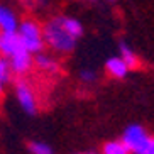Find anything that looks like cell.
<instances>
[{"instance_id": "obj_1", "label": "cell", "mask_w": 154, "mask_h": 154, "mask_svg": "<svg viewBox=\"0 0 154 154\" xmlns=\"http://www.w3.org/2000/svg\"><path fill=\"white\" fill-rule=\"evenodd\" d=\"M42 39H44V44H48L49 48H53L58 53H69V51H73V48L76 44V39H73L63 29V26L59 22V17L54 19V20H49L44 26Z\"/></svg>"}, {"instance_id": "obj_2", "label": "cell", "mask_w": 154, "mask_h": 154, "mask_svg": "<svg viewBox=\"0 0 154 154\" xmlns=\"http://www.w3.org/2000/svg\"><path fill=\"white\" fill-rule=\"evenodd\" d=\"M122 142L125 144V147L129 149V152L134 154H154L152 149V139L149 137V134L146 132L144 127L137 125H129L125 129L122 136Z\"/></svg>"}, {"instance_id": "obj_3", "label": "cell", "mask_w": 154, "mask_h": 154, "mask_svg": "<svg viewBox=\"0 0 154 154\" xmlns=\"http://www.w3.org/2000/svg\"><path fill=\"white\" fill-rule=\"evenodd\" d=\"M19 39L22 42V48L29 54L41 53L44 48V39H42V31L34 20H24L17 29Z\"/></svg>"}, {"instance_id": "obj_4", "label": "cell", "mask_w": 154, "mask_h": 154, "mask_svg": "<svg viewBox=\"0 0 154 154\" xmlns=\"http://www.w3.org/2000/svg\"><path fill=\"white\" fill-rule=\"evenodd\" d=\"M20 49L24 48L17 32H0V54L4 58H10Z\"/></svg>"}, {"instance_id": "obj_5", "label": "cell", "mask_w": 154, "mask_h": 154, "mask_svg": "<svg viewBox=\"0 0 154 154\" xmlns=\"http://www.w3.org/2000/svg\"><path fill=\"white\" fill-rule=\"evenodd\" d=\"M15 95H17V102L20 103L24 112H27V113L36 112V97H34L31 86L27 83H24V82L17 83V86H15Z\"/></svg>"}, {"instance_id": "obj_6", "label": "cell", "mask_w": 154, "mask_h": 154, "mask_svg": "<svg viewBox=\"0 0 154 154\" xmlns=\"http://www.w3.org/2000/svg\"><path fill=\"white\" fill-rule=\"evenodd\" d=\"M9 63H10V69L14 73L24 75V73H27L32 66V54H29L26 49H20L19 53H15L14 56H10Z\"/></svg>"}, {"instance_id": "obj_7", "label": "cell", "mask_w": 154, "mask_h": 154, "mask_svg": "<svg viewBox=\"0 0 154 154\" xmlns=\"http://www.w3.org/2000/svg\"><path fill=\"white\" fill-rule=\"evenodd\" d=\"M19 22L15 14L7 7H0V31L2 32H17Z\"/></svg>"}, {"instance_id": "obj_8", "label": "cell", "mask_w": 154, "mask_h": 154, "mask_svg": "<svg viewBox=\"0 0 154 154\" xmlns=\"http://www.w3.org/2000/svg\"><path fill=\"white\" fill-rule=\"evenodd\" d=\"M105 68H107V71H109L113 78H124L127 75V71H129V66H127L120 58H110V59H107Z\"/></svg>"}, {"instance_id": "obj_9", "label": "cell", "mask_w": 154, "mask_h": 154, "mask_svg": "<svg viewBox=\"0 0 154 154\" xmlns=\"http://www.w3.org/2000/svg\"><path fill=\"white\" fill-rule=\"evenodd\" d=\"M59 22H61L63 29L68 32L73 39H76V37H80L83 34V26L78 22L76 19H73V17H59Z\"/></svg>"}, {"instance_id": "obj_10", "label": "cell", "mask_w": 154, "mask_h": 154, "mask_svg": "<svg viewBox=\"0 0 154 154\" xmlns=\"http://www.w3.org/2000/svg\"><path fill=\"white\" fill-rule=\"evenodd\" d=\"M36 64H37V68H41L42 71H48V73H54L58 69V63L53 58L42 54V53H39L36 56Z\"/></svg>"}, {"instance_id": "obj_11", "label": "cell", "mask_w": 154, "mask_h": 154, "mask_svg": "<svg viewBox=\"0 0 154 154\" xmlns=\"http://www.w3.org/2000/svg\"><path fill=\"white\" fill-rule=\"evenodd\" d=\"M119 49H120V59H122L124 63L129 66V68H134L137 64V56H136V53L129 48V46L125 44V42H120V46H119Z\"/></svg>"}, {"instance_id": "obj_12", "label": "cell", "mask_w": 154, "mask_h": 154, "mask_svg": "<svg viewBox=\"0 0 154 154\" xmlns=\"http://www.w3.org/2000/svg\"><path fill=\"white\" fill-rule=\"evenodd\" d=\"M103 154H129V149L122 140H110L103 146Z\"/></svg>"}, {"instance_id": "obj_13", "label": "cell", "mask_w": 154, "mask_h": 154, "mask_svg": "<svg viewBox=\"0 0 154 154\" xmlns=\"http://www.w3.org/2000/svg\"><path fill=\"white\" fill-rule=\"evenodd\" d=\"M10 73H12V69H10L9 59L4 58V56H0V82H2V83L9 82Z\"/></svg>"}, {"instance_id": "obj_14", "label": "cell", "mask_w": 154, "mask_h": 154, "mask_svg": "<svg viewBox=\"0 0 154 154\" xmlns=\"http://www.w3.org/2000/svg\"><path fill=\"white\" fill-rule=\"evenodd\" d=\"M31 151H32V154H53L51 147L48 144H44V142H32Z\"/></svg>"}, {"instance_id": "obj_15", "label": "cell", "mask_w": 154, "mask_h": 154, "mask_svg": "<svg viewBox=\"0 0 154 154\" xmlns=\"http://www.w3.org/2000/svg\"><path fill=\"white\" fill-rule=\"evenodd\" d=\"M80 78H82L83 82L90 83V82H93V80H95V73L90 71V69H83V71L80 73Z\"/></svg>"}, {"instance_id": "obj_16", "label": "cell", "mask_w": 154, "mask_h": 154, "mask_svg": "<svg viewBox=\"0 0 154 154\" xmlns=\"http://www.w3.org/2000/svg\"><path fill=\"white\" fill-rule=\"evenodd\" d=\"M2 88H4V83L0 82V93H2Z\"/></svg>"}, {"instance_id": "obj_17", "label": "cell", "mask_w": 154, "mask_h": 154, "mask_svg": "<svg viewBox=\"0 0 154 154\" xmlns=\"http://www.w3.org/2000/svg\"><path fill=\"white\" fill-rule=\"evenodd\" d=\"M80 154H91V152H80Z\"/></svg>"}, {"instance_id": "obj_18", "label": "cell", "mask_w": 154, "mask_h": 154, "mask_svg": "<svg viewBox=\"0 0 154 154\" xmlns=\"http://www.w3.org/2000/svg\"><path fill=\"white\" fill-rule=\"evenodd\" d=\"M152 149H154V139H152Z\"/></svg>"}]
</instances>
